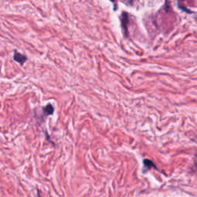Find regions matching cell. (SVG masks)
Masks as SVG:
<instances>
[{"instance_id": "cell-1", "label": "cell", "mask_w": 197, "mask_h": 197, "mask_svg": "<svg viewBox=\"0 0 197 197\" xmlns=\"http://www.w3.org/2000/svg\"><path fill=\"white\" fill-rule=\"evenodd\" d=\"M121 24L123 32L126 36H128V24H129V16L126 12H123L121 16Z\"/></svg>"}, {"instance_id": "cell-2", "label": "cell", "mask_w": 197, "mask_h": 197, "mask_svg": "<svg viewBox=\"0 0 197 197\" xmlns=\"http://www.w3.org/2000/svg\"><path fill=\"white\" fill-rule=\"evenodd\" d=\"M13 59H14L15 61H16L17 62L20 64V65H23L25 63L26 60H27V57L24 55L21 54L19 52H15L14 53V56H13Z\"/></svg>"}, {"instance_id": "cell-3", "label": "cell", "mask_w": 197, "mask_h": 197, "mask_svg": "<svg viewBox=\"0 0 197 197\" xmlns=\"http://www.w3.org/2000/svg\"><path fill=\"white\" fill-rule=\"evenodd\" d=\"M43 111L44 112H45V115H47L48 116V115H52L53 111H54V109H53V106L51 105V104H49V105H47L45 107H44Z\"/></svg>"}, {"instance_id": "cell-4", "label": "cell", "mask_w": 197, "mask_h": 197, "mask_svg": "<svg viewBox=\"0 0 197 197\" xmlns=\"http://www.w3.org/2000/svg\"><path fill=\"white\" fill-rule=\"evenodd\" d=\"M143 163H144V166L146 167L148 169H149L151 168H155L156 169V167H155V164H154L153 163H152L151 160H149V159H144V161H143Z\"/></svg>"}, {"instance_id": "cell-5", "label": "cell", "mask_w": 197, "mask_h": 197, "mask_svg": "<svg viewBox=\"0 0 197 197\" xmlns=\"http://www.w3.org/2000/svg\"><path fill=\"white\" fill-rule=\"evenodd\" d=\"M110 1H112V2H114V0H110Z\"/></svg>"}]
</instances>
